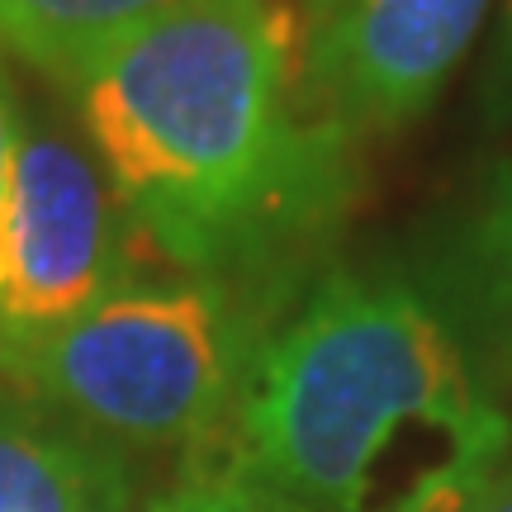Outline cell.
Returning <instances> with one entry per match:
<instances>
[{
	"label": "cell",
	"mask_w": 512,
	"mask_h": 512,
	"mask_svg": "<svg viewBox=\"0 0 512 512\" xmlns=\"http://www.w3.org/2000/svg\"><path fill=\"white\" fill-rule=\"evenodd\" d=\"M0 512H133L128 456L0 380Z\"/></svg>",
	"instance_id": "cell-7"
},
{
	"label": "cell",
	"mask_w": 512,
	"mask_h": 512,
	"mask_svg": "<svg viewBox=\"0 0 512 512\" xmlns=\"http://www.w3.org/2000/svg\"><path fill=\"white\" fill-rule=\"evenodd\" d=\"M133 223L91 143L43 110H19L0 223V366L124 290Z\"/></svg>",
	"instance_id": "cell-4"
},
{
	"label": "cell",
	"mask_w": 512,
	"mask_h": 512,
	"mask_svg": "<svg viewBox=\"0 0 512 512\" xmlns=\"http://www.w3.org/2000/svg\"><path fill=\"white\" fill-rule=\"evenodd\" d=\"M190 0H0V48L38 76L72 86L124 38Z\"/></svg>",
	"instance_id": "cell-8"
},
{
	"label": "cell",
	"mask_w": 512,
	"mask_h": 512,
	"mask_svg": "<svg viewBox=\"0 0 512 512\" xmlns=\"http://www.w3.org/2000/svg\"><path fill=\"white\" fill-rule=\"evenodd\" d=\"M479 105H484V119H489V128H498V133H512V0H503V19H498L489 67H484Z\"/></svg>",
	"instance_id": "cell-10"
},
{
	"label": "cell",
	"mask_w": 512,
	"mask_h": 512,
	"mask_svg": "<svg viewBox=\"0 0 512 512\" xmlns=\"http://www.w3.org/2000/svg\"><path fill=\"white\" fill-rule=\"evenodd\" d=\"M67 95L133 233L185 275L261 290L351 195L356 143L313 110L285 0H190Z\"/></svg>",
	"instance_id": "cell-1"
},
{
	"label": "cell",
	"mask_w": 512,
	"mask_h": 512,
	"mask_svg": "<svg viewBox=\"0 0 512 512\" xmlns=\"http://www.w3.org/2000/svg\"><path fill=\"white\" fill-rule=\"evenodd\" d=\"M15 124H19V100H15V91H10V76H5V67H0V223H5V185H10Z\"/></svg>",
	"instance_id": "cell-11"
},
{
	"label": "cell",
	"mask_w": 512,
	"mask_h": 512,
	"mask_svg": "<svg viewBox=\"0 0 512 512\" xmlns=\"http://www.w3.org/2000/svg\"><path fill=\"white\" fill-rule=\"evenodd\" d=\"M465 512H512V465H508V470H503V475H498L494 484H489V489H484V494H479Z\"/></svg>",
	"instance_id": "cell-12"
},
{
	"label": "cell",
	"mask_w": 512,
	"mask_h": 512,
	"mask_svg": "<svg viewBox=\"0 0 512 512\" xmlns=\"http://www.w3.org/2000/svg\"><path fill=\"white\" fill-rule=\"evenodd\" d=\"M413 285L451 328L484 384H512V157L418 242Z\"/></svg>",
	"instance_id": "cell-6"
},
{
	"label": "cell",
	"mask_w": 512,
	"mask_h": 512,
	"mask_svg": "<svg viewBox=\"0 0 512 512\" xmlns=\"http://www.w3.org/2000/svg\"><path fill=\"white\" fill-rule=\"evenodd\" d=\"M332 5H342V0H309V19L323 15V10H332Z\"/></svg>",
	"instance_id": "cell-13"
},
{
	"label": "cell",
	"mask_w": 512,
	"mask_h": 512,
	"mask_svg": "<svg viewBox=\"0 0 512 512\" xmlns=\"http://www.w3.org/2000/svg\"><path fill=\"white\" fill-rule=\"evenodd\" d=\"M223 470L309 512H465L512 418L408 275L337 271L256 351Z\"/></svg>",
	"instance_id": "cell-2"
},
{
	"label": "cell",
	"mask_w": 512,
	"mask_h": 512,
	"mask_svg": "<svg viewBox=\"0 0 512 512\" xmlns=\"http://www.w3.org/2000/svg\"><path fill=\"white\" fill-rule=\"evenodd\" d=\"M138 512H309V508H299L290 498L233 475V470H209V475L181 479L176 489L157 494Z\"/></svg>",
	"instance_id": "cell-9"
},
{
	"label": "cell",
	"mask_w": 512,
	"mask_h": 512,
	"mask_svg": "<svg viewBox=\"0 0 512 512\" xmlns=\"http://www.w3.org/2000/svg\"><path fill=\"white\" fill-rule=\"evenodd\" d=\"M266 299L219 275L128 280L0 366V380L114 451H200L228 432Z\"/></svg>",
	"instance_id": "cell-3"
},
{
	"label": "cell",
	"mask_w": 512,
	"mask_h": 512,
	"mask_svg": "<svg viewBox=\"0 0 512 512\" xmlns=\"http://www.w3.org/2000/svg\"><path fill=\"white\" fill-rule=\"evenodd\" d=\"M489 0H342L304 24V91L351 143L413 124L456 72Z\"/></svg>",
	"instance_id": "cell-5"
}]
</instances>
